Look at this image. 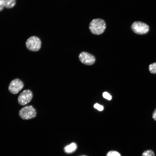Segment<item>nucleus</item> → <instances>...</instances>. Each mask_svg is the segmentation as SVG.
I'll return each instance as SVG.
<instances>
[{
	"mask_svg": "<svg viewBox=\"0 0 156 156\" xmlns=\"http://www.w3.org/2000/svg\"><path fill=\"white\" fill-rule=\"evenodd\" d=\"M142 156H155L154 151L152 150L148 149L144 151Z\"/></svg>",
	"mask_w": 156,
	"mask_h": 156,
	"instance_id": "obj_10",
	"label": "nucleus"
},
{
	"mask_svg": "<svg viewBox=\"0 0 156 156\" xmlns=\"http://www.w3.org/2000/svg\"><path fill=\"white\" fill-rule=\"evenodd\" d=\"M24 86L23 82L20 79L16 78L10 82L8 89L11 93L16 94L22 90Z\"/></svg>",
	"mask_w": 156,
	"mask_h": 156,
	"instance_id": "obj_6",
	"label": "nucleus"
},
{
	"mask_svg": "<svg viewBox=\"0 0 156 156\" xmlns=\"http://www.w3.org/2000/svg\"><path fill=\"white\" fill-rule=\"evenodd\" d=\"M106 156H121V154L118 152L111 151H109L107 154Z\"/></svg>",
	"mask_w": 156,
	"mask_h": 156,
	"instance_id": "obj_12",
	"label": "nucleus"
},
{
	"mask_svg": "<svg viewBox=\"0 0 156 156\" xmlns=\"http://www.w3.org/2000/svg\"><path fill=\"white\" fill-rule=\"evenodd\" d=\"M25 44L27 49L33 51H38L40 48L41 42L38 37L33 36L30 37L27 40Z\"/></svg>",
	"mask_w": 156,
	"mask_h": 156,
	"instance_id": "obj_3",
	"label": "nucleus"
},
{
	"mask_svg": "<svg viewBox=\"0 0 156 156\" xmlns=\"http://www.w3.org/2000/svg\"><path fill=\"white\" fill-rule=\"evenodd\" d=\"M4 7L10 9L14 7L16 4V0H2Z\"/></svg>",
	"mask_w": 156,
	"mask_h": 156,
	"instance_id": "obj_9",
	"label": "nucleus"
},
{
	"mask_svg": "<svg viewBox=\"0 0 156 156\" xmlns=\"http://www.w3.org/2000/svg\"><path fill=\"white\" fill-rule=\"evenodd\" d=\"M106 27L105 21L101 18L93 19L89 25V28L91 33L96 35H100L103 33Z\"/></svg>",
	"mask_w": 156,
	"mask_h": 156,
	"instance_id": "obj_1",
	"label": "nucleus"
},
{
	"mask_svg": "<svg viewBox=\"0 0 156 156\" xmlns=\"http://www.w3.org/2000/svg\"><path fill=\"white\" fill-rule=\"evenodd\" d=\"M94 107L99 111H102L103 109V107L98 103H96L94 105Z\"/></svg>",
	"mask_w": 156,
	"mask_h": 156,
	"instance_id": "obj_14",
	"label": "nucleus"
},
{
	"mask_svg": "<svg viewBox=\"0 0 156 156\" xmlns=\"http://www.w3.org/2000/svg\"><path fill=\"white\" fill-rule=\"evenodd\" d=\"M86 156V155H82V156Z\"/></svg>",
	"mask_w": 156,
	"mask_h": 156,
	"instance_id": "obj_17",
	"label": "nucleus"
},
{
	"mask_svg": "<svg viewBox=\"0 0 156 156\" xmlns=\"http://www.w3.org/2000/svg\"><path fill=\"white\" fill-rule=\"evenodd\" d=\"M79 57L82 63L87 65H92L95 61V58L93 55L86 52L81 53Z\"/></svg>",
	"mask_w": 156,
	"mask_h": 156,
	"instance_id": "obj_7",
	"label": "nucleus"
},
{
	"mask_svg": "<svg viewBox=\"0 0 156 156\" xmlns=\"http://www.w3.org/2000/svg\"><path fill=\"white\" fill-rule=\"evenodd\" d=\"M131 27L135 33L140 35L147 34L149 29V26L146 24L140 21L134 22L132 24Z\"/></svg>",
	"mask_w": 156,
	"mask_h": 156,
	"instance_id": "obj_4",
	"label": "nucleus"
},
{
	"mask_svg": "<svg viewBox=\"0 0 156 156\" xmlns=\"http://www.w3.org/2000/svg\"><path fill=\"white\" fill-rule=\"evenodd\" d=\"M4 7L2 0H0V12L2 11Z\"/></svg>",
	"mask_w": 156,
	"mask_h": 156,
	"instance_id": "obj_15",
	"label": "nucleus"
},
{
	"mask_svg": "<svg viewBox=\"0 0 156 156\" xmlns=\"http://www.w3.org/2000/svg\"><path fill=\"white\" fill-rule=\"evenodd\" d=\"M77 144L73 142L65 146L64 148V151L66 153H71L74 152L77 150Z\"/></svg>",
	"mask_w": 156,
	"mask_h": 156,
	"instance_id": "obj_8",
	"label": "nucleus"
},
{
	"mask_svg": "<svg viewBox=\"0 0 156 156\" xmlns=\"http://www.w3.org/2000/svg\"><path fill=\"white\" fill-rule=\"evenodd\" d=\"M20 117L23 120H27L35 118L37 114L36 109L31 105L26 106L19 111Z\"/></svg>",
	"mask_w": 156,
	"mask_h": 156,
	"instance_id": "obj_2",
	"label": "nucleus"
},
{
	"mask_svg": "<svg viewBox=\"0 0 156 156\" xmlns=\"http://www.w3.org/2000/svg\"><path fill=\"white\" fill-rule=\"evenodd\" d=\"M103 96L104 98L109 100H111L112 99V97L111 95L106 92H103Z\"/></svg>",
	"mask_w": 156,
	"mask_h": 156,
	"instance_id": "obj_13",
	"label": "nucleus"
},
{
	"mask_svg": "<svg viewBox=\"0 0 156 156\" xmlns=\"http://www.w3.org/2000/svg\"><path fill=\"white\" fill-rule=\"evenodd\" d=\"M33 96V93L31 90H25L22 92L18 96V103L21 105H25L31 101Z\"/></svg>",
	"mask_w": 156,
	"mask_h": 156,
	"instance_id": "obj_5",
	"label": "nucleus"
},
{
	"mask_svg": "<svg viewBox=\"0 0 156 156\" xmlns=\"http://www.w3.org/2000/svg\"><path fill=\"white\" fill-rule=\"evenodd\" d=\"M149 70L151 73H156V62L151 64L149 65Z\"/></svg>",
	"mask_w": 156,
	"mask_h": 156,
	"instance_id": "obj_11",
	"label": "nucleus"
},
{
	"mask_svg": "<svg viewBox=\"0 0 156 156\" xmlns=\"http://www.w3.org/2000/svg\"><path fill=\"white\" fill-rule=\"evenodd\" d=\"M152 118L156 121V108L154 110L152 114Z\"/></svg>",
	"mask_w": 156,
	"mask_h": 156,
	"instance_id": "obj_16",
	"label": "nucleus"
}]
</instances>
